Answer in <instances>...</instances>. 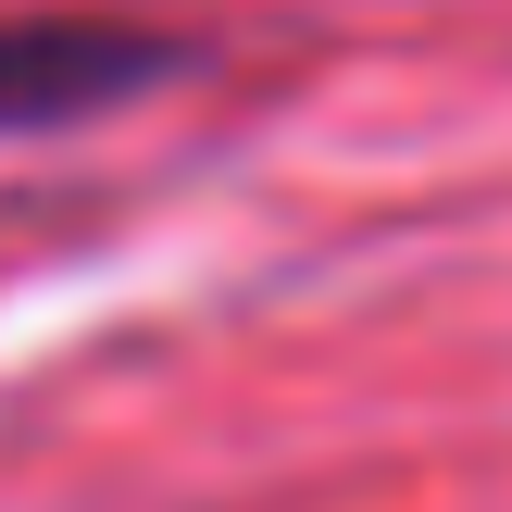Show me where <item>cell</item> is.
Listing matches in <instances>:
<instances>
[{"label":"cell","mask_w":512,"mask_h":512,"mask_svg":"<svg viewBox=\"0 0 512 512\" xmlns=\"http://www.w3.org/2000/svg\"><path fill=\"white\" fill-rule=\"evenodd\" d=\"M200 38L138 13H0V138L13 125H88L138 88H175Z\"/></svg>","instance_id":"1"}]
</instances>
